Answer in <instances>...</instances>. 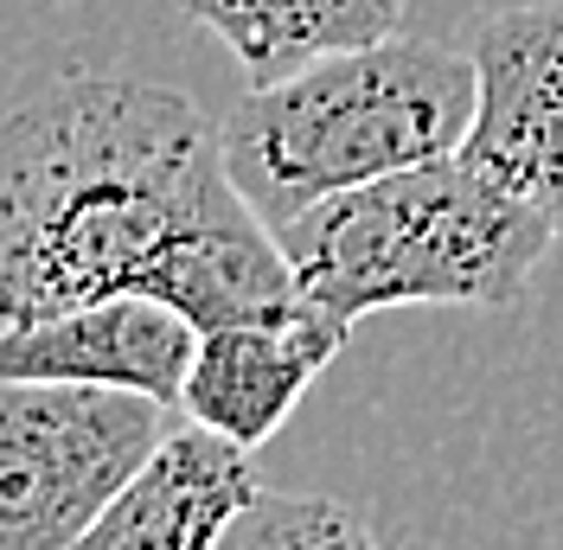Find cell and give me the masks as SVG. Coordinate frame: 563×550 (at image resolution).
Instances as JSON below:
<instances>
[{
  "mask_svg": "<svg viewBox=\"0 0 563 550\" xmlns=\"http://www.w3.org/2000/svg\"><path fill=\"white\" fill-rule=\"evenodd\" d=\"M474 52L390 33L358 52H333L282 84H250L218 135L244 206L282 231L288 218L346 186L455 154L474 129Z\"/></svg>",
  "mask_w": 563,
  "mask_h": 550,
  "instance_id": "obj_2",
  "label": "cell"
},
{
  "mask_svg": "<svg viewBox=\"0 0 563 550\" xmlns=\"http://www.w3.org/2000/svg\"><path fill=\"white\" fill-rule=\"evenodd\" d=\"M256 493H263L256 454L224 442L206 422H186L109 499L103 518L77 538V550H218L224 525Z\"/></svg>",
  "mask_w": 563,
  "mask_h": 550,
  "instance_id": "obj_8",
  "label": "cell"
},
{
  "mask_svg": "<svg viewBox=\"0 0 563 550\" xmlns=\"http://www.w3.org/2000/svg\"><path fill=\"white\" fill-rule=\"evenodd\" d=\"M109 295H154L199 333L308 301L206 109L84 70L0 109V333Z\"/></svg>",
  "mask_w": 563,
  "mask_h": 550,
  "instance_id": "obj_1",
  "label": "cell"
},
{
  "mask_svg": "<svg viewBox=\"0 0 563 550\" xmlns=\"http://www.w3.org/2000/svg\"><path fill=\"white\" fill-rule=\"evenodd\" d=\"M481 103L461 154L563 238V0L499 7L474 26Z\"/></svg>",
  "mask_w": 563,
  "mask_h": 550,
  "instance_id": "obj_5",
  "label": "cell"
},
{
  "mask_svg": "<svg viewBox=\"0 0 563 550\" xmlns=\"http://www.w3.org/2000/svg\"><path fill=\"white\" fill-rule=\"evenodd\" d=\"M174 436V404L103 384H0V550H77Z\"/></svg>",
  "mask_w": 563,
  "mask_h": 550,
  "instance_id": "obj_4",
  "label": "cell"
},
{
  "mask_svg": "<svg viewBox=\"0 0 563 550\" xmlns=\"http://www.w3.org/2000/svg\"><path fill=\"white\" fill-rule=\"evenodd\" d=\"M199 352V327L154 295H109L0 333V384H103L174 404Z\"/></svg>",
  "mask_w": 563,
  "mask_h": 550,
  "instance_id": "obj_6",
  "label": "cell"
},
{
  "mask_svg": "<svg viewBox=\"0 0 563 550\" xmlns=\"http://www.w3.org/2000/svg\"><path fill=\"white\" fill-rule=\"evenodd\" d=\"M346 333V320H333L314 301L288 314H263V320L206 327L179 410H186V422H206L224 442L256 454L295 416V404L314 391V378L333 365Z\"/></svg>",
  "mask_w": 563,
  "mask_h": 550,
  "instance_id": "obj_7",
  "label": "cell"
},
{
  "mask_svg": "<svg viewBox=\"0 0 563 550\" xmlns=\"http://www.w3.org/2000/svg\"><path fill=\"white\" fill-rule=\"evenodd\" d=\"M276 238L301 295L358 327L385 308H512L558 231L455 147L320 199Z\"/></svg>",
  "mask_w": 563,
  "mask_h": 550,
  "instance_id": "obj_3",
  "label": "cell"
},
{
  "mask_svg": "<svg viewBox=\"0 0 563 550\" xmlns=\"http://www.w3.org/2000/svg\"><path fill=\"white\" fill-rule=\"evenodd\" d=\"M218 550H385L372 525L327 499V493H276L263 486L244 513L224 525Z\"/></svg>",
  "mask_w": 563,
  "mask_h": 550,
  "instance_id": "obj_10",
  "label": "cell"
},
{
  "mask_svg": "<svg viewBox=\"0 0 563 550\" xmlns=\"http://www.w3.org/2000/svg\"><path fill=\"white\" fill-rule=\"evenodd\" d=\"M179 13L218 38L250 84H282L404 26V0H179Z\"/></svg>",
  "mask_w": 563,
  "mask_h": 550,
  "instance_id": "obj_9",
  "label": "cell"
}]
</instances>
